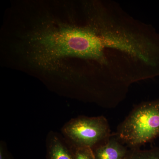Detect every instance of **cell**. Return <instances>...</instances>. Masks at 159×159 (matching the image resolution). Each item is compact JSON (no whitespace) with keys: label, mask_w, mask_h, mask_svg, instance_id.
<instances>
[{"label":"cell","mask_w":159,"mask_h":159,"mask_svg":"<svg viewBox=\"0 0 159 159\" xmlns=\"http://www.w3.org/2000/svg\"><path fill=\"white\" fill-rule=\"evenodd\" d=\"M125 159H159V148L141 150L139 148L129 149Z\"/></svg>","instance_id":"5"},{"label":"cell","mask_w":159,"mask_h":159,"mask_svg":"<svg viewBox=\"0 0 159 159\" xmlns=\"http://www.w3.org/2000/svg\"><path fill=\"white\" fill-rule=\"evenodd\" d=\"M47 159H75L74 148L64 137L50 133L47 140Z\"/></svg>","instance_id":"3"},{"label":"cell","mask_w":159,"mask_h":159,"mask_svg":"<svg viewBox=\"0 0 159 159\" xmlns=\"http://www.w3.org/2000/svg\"><path fill=\"white\" fill-rule=\"evenodd\" d=\"M0 159H12L6 144L3 141H1L0 143Z\"/></svg>","instance_id":"7"},{"label":"cell","mask_w":159,"mask_h":159,"mask_svg":"<svg viewBox=\"0 0 159 159\" xmlns=\"http://www.w3.org/2000/svg\"><path fill=\"white\" fill-rule=\"evenodd\" d=\"M129 149L139 148L159 137V99L137 106L118 126L115 135Z\"/></svg>","instance_id":"1"},{"label":"cell","mask_w":159,"mask_h":159,"mask_svg":"<svg viewBox=\"0 0 159 159\" xmlns=\"http://www.w3.org/2000/svg\"><path fill=\"white\" fill-rule=\"evenodd\" d=\"M74 148L75 159H96L93 149L88 148Z\"/></svg>","instance_id":"6"},{"label":"cell","mask_w":159,"mask_h":159,"mask_svg":"<svg viewBox=\"0 0 159 159\" xmlns=\"http://www.w3.org/2000/svg\"><path fill=\"white\" fill-rule=\"evenodd\" d=\"M61 131L73 148H88L93 150L112 135L108 121L103 116L74 118L65 124Z\"/></svg>","instance_id":"2"},{"label":"cell","mask_w":159,"mask_h":159,"mask_svg":"<svg viewBox=\"0 0 159 159\" xmlns=\"http://www.w3.org/2000/svg\"><path fill=\"white\" fill-rule=\"evenodd\" d=\"M96 159H125L129 149L115 135L93 149Z\"/></svg>","instance_id":"4"}]
</instances>
